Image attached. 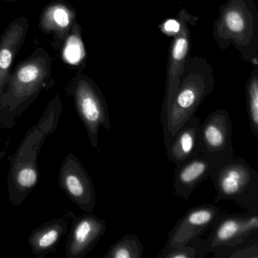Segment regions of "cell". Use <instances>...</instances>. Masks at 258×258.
Masks as SVG:
<instances>
[{"label": "cell", "instance_id": "ba28073f", "mask_svg": "<svg viewBox=\"0 0 258 258\" xmlns=\"http://www.w3.org/2000/svg\"><path fill=\"white\" fill-rule=\"evenodd\" d=\"M232 137V123L226 110L213 111L200 123V154L212 164L214 170L235 156Z\"/></svg>", "mask_w": 258, "mask_h": 258}, {"label": "cell", "instance_id": "ac0fdd59", "mask_svg": "<svg viewBox=\"0 0 258 258\" xmlns=\"http://www.w3.org/2000/svg\"><path fill=\"white\" fill-rule=\"evenodd\" d=\"M144 247L136 234H125L104 255V258H143Z\"/></svg>", "mask_w": 258, "mask_h": 258}, {"label": "cell", "instance_id": "30bf717a", "mask_svg": "<svg viewBox=\"0 0 258 258\" xmlns=\"http://www.w3.org/2000/svg\"><path fill=\"white\" fill-rule=\"evenodd\" d=\"M223 214L214 204H202L190 208L170 231L167 243L158 254L199 238L210 230Z\"/></svg>", "mask_w": 258, "mask_h": 258}, {"label": "cell", "instance_id": "d6986e66", "mask_svg": "<svg viewBox=\"0 0 258 258\" xmlns=\"http://www.w3.org/2000/svg\"><path fill=\"white\" fill-rule=\"evenodd\" d=\"M247 117L253 137L258 140V72H252L246 87Z\"/></svg>", "mask_w": 258, "mask_h": 258}, {"label": "cell", "instance_id": "9c48e42d", "mask_svg": "<svg viewBox=\"0 0 258 258\" xmlns=\"http://www.w3.org/2000/svg\"><path fill=\"white\" fill-rule=\"evenodd\" d=\"M58 184L64 194L85 212H93L96 194L92 178L80 160L69 154L61 163Z\"/></svg>", "mask_w": 258, "mask_h": 258}, {"label": "cell", "instance_id": "8992f818", "mask_svg": "<svg viewBox=\"0 0 258 258\" xmlns=\"http://www.w3.org/2000/svg\"><path fill=\"white\" fill-rule=\"evenodd\" d=\"M205 239L196 238L203 256L214 252L225 257L231 250L258 242V211L222 214Z\"/></svg>", "mask_w": 258, "mask_h": 258}, {"label": "cell", "instance_id": "52a82bcc", "mask_svg": "<svg viewBox=\"0 0 258 258\" xmlns=\"http://www.w3.org/2000/svg\"><path fill=\"white\" fill-rule=\"evenodd\" d=\"M66 91L67 96L73 99L90 144L100 153L98 144L100 128L106 131L111 130L108 104L100 88L90 77L79 72L71 80Z\"/></svg>", "mask_w": 258, "mask_h": 258}, {"label": "cell", "instance_id": "e0dca14e", "mask_svg": "<svg viewBox=\"0 0 258 258\" xmlns=\"http://www.w3.org/2000/svg\"><path fill=\"white\" fill-rule=\"evenodd\" d=\"M69 222L64 217L49 220L34 229L28 238L33 254L37 258H44L55 253L61 238L67 235Z\"/></svg>", "mask_w": 258, "mask_h": 258}, {"label": "cell", "instance_id": "ffe728a7", "mask_svg": "<svg viewBox=\"0 0 258 258\" xmlns=\"http://www.w3.org/2000/svg\"><path fill=\"white\" fill-rule=\"evenodd\" d=\"M81 46H82V42L81 39V30H80L79 25L76 22L62 48V49L64 48L66 49L64 54L69 61H76L80 58L81 52L83 51L81 49Z\"/></svg>", "mask_w": 258, "mask_h": 258}, {"label": "cell", "instance_id": "5b68a950", "mask_svg": "<svg viewBox=\"0 0 258 258\" xmlns=\"http://www.w3.org/2000/svg\"><path fill=\"white\" fill-rule=\"evenodd\" d=\"M211 178L217 192L213 204L232 201L247 212L258 211V173L245 159L234 156Z\"/></svg>", "mask_w": 258, "mask_h": 258}, {"label": "cell", "instance_id": "6da1fadb", "mask_svg": "<svg viewBox=\"0 0 258 258\" xmlns=\"http://www.w3.org/2000/svg\"><path fill=\"white\" fill-rule=\"evenodd\" d=\"M62 109V101L57 95L49 102L40 120L28 130L10 158L7 188L13 206L22 205L38 184L39 154L46 139L56 131Z\"/></svg>", "mask_w": 258, "mask_h": 258}, {"label": "cell", "instance_id": "7a4b0ae2", "mask_svg": "<svg viewBox=\"0 0 258 258\" xmlns=\"http://www.w3.org/2000/svg\"><path fill=\"white\" fill-rule=\"evenodd\" d=\"M52 59L49 52L38 48L11 72L0 97V126L11 129L43 90L50 87Z\"/></svg>", "mask_w": 258, "mask_h": 258}, {"label": "cell", "instance_id": "2e32d148", "mask_svg": "<svg viewBox=\"0 0 258 258\" xmlns=\"http://www.w3.org/2000/svg\"><path fill=\"white\" fill-rule=\"evenodd\" d=\"M200 119L193 115L175 134L167 149L169 161L176 166L200 154L199 126Z\"/></svg>", "mask_w": 258, "mask_h": 258}, {"label": "cell", "instance_id": "9a60e30c", "mask_svg": "<svg viewBox=\"0 0 258 258\" xmlns=\"http://www.w3.org/2000/svg\"><path fill=\"white\" fill-rule=\"evenodd\" d=\"M176 167L173 191L176 196L185 200L189 199L200 184L211 177L214 170L212 164L201 154Z\"/></svg>", "mask_w": 258, "mask_h": 258}, {"label": "cell", "instance_id": "8fae6325", "mask_svg": "<svg viewBox=\"0 0 258 258\" xmlns=\"http://www.w3.org/2000/svg\"><path fill=\"white\" fill-rule=\"evenodd\" d=\"M71 217L70 232L66 243L67 258H83L97 244L107 229L106 222L90 212L81 215L68 213Z\"/></svg>", "mask_w": 258, "mask_h": 258}, {"label": "cell", "instance_id": "7402d4cb", "mask_svg": "<svg viewBox=\"0 0 258 258\" xmlns=\"http://www.w3.org/2000/svg\"><path fill=\"white\" fill-rule=\"evenodd\" d=\"M7 150L6 149H4V150L0 151V160L2 159V158H4V157L7 155Z\"/></svg>", "mask_w": 258, "mask_h": 258}, {"label": "cell", "instance_id": "277c9868", "mask_svg": "<svg viewBox=\"0 0 258 258\" xmlns=\"http://www.w3.org/2000/svg\"><path fill=\"white\" fill-rule=\"evenodd\" d=\"M214 38L225 49L231 43L251 61L257 50L258 15L253 0H227L214 25Z\"/></svg>", "mask_w": 258, "mask_h": 258}, {"label": "cell", "instance_id": "7c38bea8", "mask_svg": "<svg viewBox=\"0 0 258 258\" xmlns=\"http://www.w3.org/2000/svg\"><path fill=\"white\" fill-rule=\"evenodd\" d=\"M197 19V18L191 16L184 10L179 13V29L176 32L170 49L166 93L161 112L170 105L177 91L184 66L188 56L190 46L189 25L196 24Z\"/></svg>", "mask_w": 258, "mask_h": 258}, {"label": "cell", "instance_id": "603a6c76", "mask_svg": "<svg viewBox=\"0 0 258 258\" xmlns=\"http://www.w3.org/2000/svg\"><path fill=\"white\" fill-rule=\"evenodd\" d=\"M5 2H19V1H23V0H2Z\"/></svg>", "mask_w": 258, "mask_h": 258}, {"label": "cell", "instance_id": "44dd1931", "mask_svg": "<svg viewBox=\"0 0 258 258\" xmlns=\"http://www.w3.org/2000/svg\"><path fill=\"white\" fill-rule=\"evenodd\" d=\"M158 258H201L202 251L199 245H191L187 244L170 249L165 253L158 254Z\"/></svg>", "mask_w": 258, "mask_h": 258}, {"label": "cell", "instance_id": "5bb4252c", "mask_svg": "<svg viewBox=\"0 0 258 258\" xmlns=\"http://www.w3.org/2000/svg\"><path fill=\"white\" fill-rule=\"evenodd\" d=\"M28 28V18L22 16L13 21L0 37V97L8 82L15 58L25 43Z\"/></svg>", "mask_w": 258, "mask_h": 258}, {"label": "cell", "instance_id": "3957f363", "mask_svg": "<svg viewBox=\"0 0 258 258\" xmlns=\"http://www.w3.org/2000/svg\"><path fill=\"white\" fill-rule=\"evenodd\" d=\"M212 69L202 57H188L174 97L161 112L165 147H168L178 130L191 118L207 96L214 90Z\"/></svg>", "mask_w": 258, "mask_h": 258}, {"label": "cell", "instance_id": "4fadbf2b", "mask_svg": "<svg viewBox=\"0 0 258 258\" xmlns=\"http://www.w3.org/2000/svg\"><path fill=\"white\" fill-rule=\"evenodd\" d=\"M76 22V12L70 4L55 1L42 12L39 28L47 35L51 34L54 48L61 50Z\"/></svg>", "mask_w": 258, "mask_h": 258}]
</instances>
